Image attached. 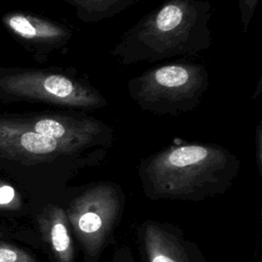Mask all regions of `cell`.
<instances>
[{
	"mask_svg": "<svg viewBox=\"0 0 262 262\" xmlns=\"http://www.w3.org/2000/svg\"><path fill=\"white\" fill-rule=\"evenodd\" d=\"M2 23L39 60L64 49L74 38L71 27L30 12H8L3 15Z\"/></svg>",
	"mask_w": 262,
	"mask_h": 262,
	"instance_id": "cell-8",
	"label": "cell"
},
{
	"mask_svg": "<svg viewBox=\"0 0 262 262\" xmlns=\"http://www.w3.org/2000/svg\"><path fill=\"white\" fill-rule=\"evenodd\" d=\"M254 141H255L257 164H258L259 170L261 171V167H262V120H260L256 126Z\"/></svg>",
	"mask_w": 262,
	"mask_h": 262,
	"instance_id": "cell-15",
	"label": "cell"
},
{
	"mask_svg": "<svg viewBox=\"0 0 262 262\" xmlns=\"http://www.w3.org/2000/svg\"><path fill=\"white\" fill-rule=\"evenodd\" d=\"M19 207V196L14 187L0 181V209H16Z\"/></svg>",
	"mask_w": 262,
	"mask_h": 262,
	"instance_id": "cell-13",
	"label": "cell"
},
{
	"mask_svg": "<svg viewBox=\"0 0 262 262\" xmlns=\"http://www.w3.org/2000/svg\"><path fill=\"white\" fill-rule=\"evenodd\" d=\"M0 235H1V233H0Z\"/></svg>",
	"mask_w": 262,
	"mask_h": 262,
	"instance_id": "cell-16",
	"label": "cell"
},
{
	"mask_svg": "<svg viewBox=\"0 0 262 262\" xmlns=\"http://www.w3.org/2000/svg\"><path fill=\"white\" fill-rule=\"evenodd\" d=\"M142 243L148 262H191L183 243L158 223L143 225Z\"/></svg>",
	"mask_w": 262,
	"mask_h": 262,
	"instance_id": "cell-9",
	"label": "cell"
},
{
	"mask_svg": "<svg viewBox=\"0 0 262 262\" xmlns=\"http://www.w3.org/2000/svg\"><path fill=\"white\" fill-rule=\"evenodd\" d=\"M105 149H86L39 134L17 118L0 119V157L28 166L60 164L74 168L100 159Z\"/></svg>",
	"mask_w": 262,
	"mask_h": 262,
	"instance_id": "cell-5",
	"label": "cell"
},
{
	"mask_svg": "<svg viewBox=\"0 0 262 262\" xmlns=\"http://www.w3.org/2000/svg\"><path fill=\"white\" fill-rule=\"evenodd\" d=\"M207 68L199 62L176 60L150 68L127 83L135 104L156 116L192 112L209 88Z\"/></svg>",
	"mask_w": 262,
	"mask_h": 262,
	"instance_id": "cell-3",
	"label": "cell"
},
{
	"mask_svg": "<svg viewBox=\"0 0 262 262\" xmlns=\"http://www.w3.org/2000/svg\"><path fill=\"white\" fill-rule=\"evenodd\" d=\"M208 0H166L126 30L111 50L122 66L194 55L212 45Z\"/></svg>",
	"mask_w": 262,
	"mask_h": 262,
	"instance_id": "cell-1",
	"label": "cell"
},
{
	"mask_svg": "<svg viewBox=\"0 0 262 262\" xmlns=\"http://www.w3.org/2000/svg\"><path fill=\"white\" fill-rule=\"evenodd\" d=\"M122 208L119 188L96 184L74 199L66 211L69 225L88 259L99 255L111 236Z\"/></svg>",
	"mask_w": 262,
	"mask_h": 262,
	"instance_id": "cell-6",
	"label": "cell"
},
{
	"mask_svg": "<svg viewBox=\"0 0 262 262\" xmlns=\"http://www.w3.org/2000/svg\"><path fill=\"white\" fill-rule=\"evenodd\" d=\"M0 98L46 103L85 113L108 104L102 93L72 67L8 69L0 74Z\"/></svg>",
	"mask_w": 262,
	"mask_h": 262,
	"instance_id": "cell-4",
	"label": "cell"
},
{
	"mask_svg": "<svg viewBox=\"0 0 262 262\" xmlns=\"http://www.w3.org/2000/svg\"><path fill=\"white\" fill-rule=\"evenodd\" d=\"M33 131L86 148L106 149L115 139V129L85 112L32 114L17 118Z\"/></svg>",
	"mask_w": 262,
	"mask_h": 262,
	"instance_id": "cell-7",
	"label": "cell"
},
{
	"mask_svg": "<svg viewBox=\"0 0 262 262\" xmlns=\"http://www.w3.org/2000/svg\"><path fill=\"white\" fill-rule=\"evenodd\" d=\"M75 8L76 16L83 23H98L112 18L140 0H59Z\"/></svg>",
	"mask_w": 262,
	"mask_h": 262,
	"instance_id": "cell-11",
	"label": "cell"
},
{
	"mask_svg": "<svg viewBox=\"0 0 262 262\" xmlns=\"http://www.w3.org/2000/svg\"><path fill=\"white\" fill-rule=\"evenodd\" d=\"M0 262H38L23 249L0 242Z\"/></svg>",
	"mask_w": 262,
	"mask_h": 262,
	"instance_id": "cell-12",
	"label": "cell"
},
{
	"mask_svg": "<svg viewBox=\"0 0 262 262\" xmlns=\"http://www.w3.org/2000/svg\"><path fill=\"white\" fill-rule=\"evenodd\" d=\"M238 168V159L224 146L181 141L143 159L138 170L149 196L198 200L227 187Z\"/></svg>",
	"mask_w": 262,
	"mask_h": 262,
	"instance_id": "cell-2",
	"label": "cell"
},
{
	"mask_svg": "<svg viewBox=\"0 0 262 262\" xmlns=\"http://www.w3.org/2000/svg\"><path fill=\"white\" fill-rule=\"evenodd\" d=\"M39 225L57 262H74L75 251L66 212L60 207L49 206L40 215Z\"/></svg>",
	"mask_w": 262,
	"mask_h": 262,
	"instance_id": "cell-10",
	"label": "cell"
},
{
	"mask_svg": "<svg viewBox=\"0 0 262 262\" xmlns=\"http://www.w3.org/2000/svg\"><path fill=\"white\" fill-rule=\"evenodd\" d=\"M258 3L259 0H238V10L241 23L243 26V33H246L248 31Z\"/></svg>",
	"mask_w": 262,
	"mask_h": 262,
	"instance_id": "cell-14",
	"label": "cell"
}]
</instances>
